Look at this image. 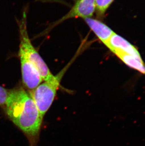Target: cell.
Returning <instances> with one entry per match:
<instances>
[{
    "mask_svg": "<svg viewBox=\"0 0 145 146\" xmlns=\"http://www.w3.org/2000/svg\"><path fill=\"white\" fill-rule=\"evenodd\" d=\"M11 90H7L0 86V106H5Z\"/></svg>",
    "mask_w": 145,
    "mask_h": 146,
    "instance_id": "30bf717a",
    "label": "cell"
},
{
    "mask_svg": "<svg viewBox=\"0 0 145 146\" xmlns=\"http://www.w3.org/2000/svg\"><path fill=\"white\" fill-rule=\"evenodd\" d=\"M105 45L114 54L118 52L127 54L140 60H142L136 48L126 39L115 33L111 36Z\"/></svg>",
    "mask_w": 145,
    "mask_h": 146,
    "instance_id": "8992f818",
    "label": "cell"
},
{
    "mask_svg": "<svg viewBox=\"0 0 145 146\" xmlns=\"http://www.w3.org/2000/svg\"><path fill=\"white\" fill-rule=\"evenodd\" d=\"M84 21L92 31L105 45L115 33L110 28L97 19L89 18L84 19Z\"/></svg>",
    "mask_w": 145,
    "mask_h": 146,
    "instance_id": "52a82bcc",
    "label": "cell"
},
{
    "mask_svg": "<svg viewBox=\"0 0 145 146\" xmlns=\"http://www.w3.org/2000/svg\"><path fill=\"white\" fill-rule=\"evenodd\" d=\"M74 58L56 75L40 84L35 89L29 92L42 117H44L52 105L62 79L73 62Z\"/></svg>",
    "mask_w": 145,
    "mask_h": 146,
    "instance_id": "7a4b0ae2",
    "label": "cell"
},
{
    "mask_svg": "<svg viewBox=\"0 0 145 146\" xmlns=\"http://www.w3.org/2000/svg\"><path fill=\"white\" fill-rule=\"evenodd\" d=\"M4 108L10 119L34 144L38 138L43 117L29 93L22 88L11 90Z\"/></svg>",
    "mask_w": 145,
    "mask_h": 146,
    "instance_id": "6da1fadb",
    "label": "cell"
},
{
    "mask_svg": "<svg viewBox=\"0 0 145 146\" xmlns=\"http://www.w3.org/2000/svg\"><path fill=\"white\" fill-rule=\"evenodd\" d=\"M115 54L126 65L145 75V64L143 60H140L132 55L121 52H116Z\"/></svg>",
    "mask_w": 145,
    "mask_h": 146,
    "instance_id": "ba28073f",
    "label": "cell"
},
{
    "mask_svg": "<svg viewBox=\"0 0 145 146\" xmlns=\"http://www.w3.org/2000/svg\"><path fill=\"white\" fill-rule=\"evenodd\" d=\"M114 0H95L96 10L98 15H104L107 9Z\"/></svg>",
    "mask_w": 145,
    "mask_h": 146,
    "instance_id": "9c48e42d",
    "label": "cell"
},
{
    "mask_svg": "<svg viewBox=\"0 0 145 146\" xmlns=\"http://www.w3.org/2000/svg\"><path fill=\"white\" fill-rule=\"evenodd\" d=\"M95 10V0H75L74 5L69 13L55 22L51 26V28L70 19L82 18L84 19L91 18Z\"/></svg>",
    "mask_w": 145,
    "mask_h": 146,
    "instance_id": "277c9868",
    "label": "cell"
},
{
    "mask_svg": "<svg viewBox=\"0 0 145 146\" xmlns=\"http://www.w3.org/2000/svg\"><path fill=\"white\" fill-rule=\"evenodd\" d=\"M26 20V11H25L22 19L18 22L20 37L19 51L23 53L30 62L36 67L43 81H47L51 79L54 75L30 41L28 34Z\"/></svg>",
    "mask_w": 145,
    "mask_h": 146,
    "instance_id": "3957f363",
    "label": "cell"
},
{
    "mask_svg": "<svg viewBox=\"0 0 145 146\" xmlns=\"http://www.w3.org/2000/svg\"><path fill=\"white\" fill-rule=\"evenodd\" d=\"M22 80L24 85L30 90H33L43 81L36 67L30 62L25 54L19 51Z\"/></svg>",
    "mask_w": 145,
    "mask_h": 146,
    "instance_id": "5b68a950",
    "label": "cell"
}]
</instances>
